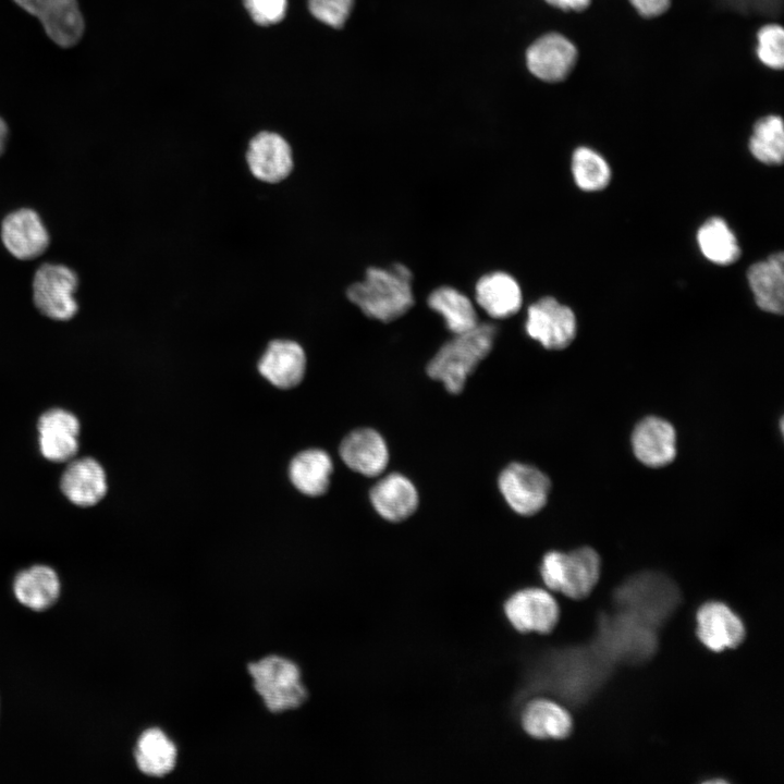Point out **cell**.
I'll list each match as a JSON object with an SVG mask.
<instances>
[{
	"mask_svg": "<svg viewBox=\"0 0 784 784\" xmlns=\"http://www.w3.org/2000/svg\"><path fill=\"white\" fill-rule=\"evenodd\" d=\"M412 272L401 264L370 267L363 281L351 284L346 296L367 317L388 322L404 315L414 304Z\"/></svg>",
	"mask_w": 784,
	"mask_h": 784,
	"instance_id": "cell-1",
	"label": "cell"
},
{
	"mask_svg": "<svg viewBox=\"0 0 784 784\" xmlns=\"http://www.w3.org/2000/svg\"><path fill=\"white\" fill-rule=\"evenodd\" d=\"M495 332L493 324L478 323L469 331L455 334L429 362V377L441 381L450 393H460L468 376L491 351Z\"/></svg>",
	"mask_w": 784,
	"mask_h": 784,
	"instance_id": "cell-2",
	"label": "cell"
},
{
	"mask_svg": "<svg viewBox=\"0 0 784 784\" xmlns=\"http://www.w3.org/2000/svg\"><path fill=\"white\" fill-rule=\"evenodd\" d=\"M600 571V558L588 547L567 553L550 551L540 564V576L544 585L571 599L587 597L597 585Z\"/></svg>",
	"mask_w": 784,
	"mask_h": 784,
	"instance_id": "cell-3",
	"label": "cell"
},
{
	"mask_svg": "<svg viewBox=\"0 0 784 784\" xmlns=\"http://www.w3.org/2000/svg\"><path fill=\"white\" fill-rule=\"evenodd\" d=\"M254 687L272 712L296 709L307 699L296 664L278 656L248 665Z\"/></svg>",
	"mask_w": 784,
	"mask_h": 784,
	"instance_id": "cell-4",
	"label": "cell"
},
{
	"mask_svg": "<svg viewBox=\"0 0 784 784\" xmlns=\"http://www.w3.org/2000/svg\"><path fill=\"white\" fill-rule=\"evenodd\" d=\"M77 275L62 265L45 264L38 268L33 281L34 303L45 316L69 320L77 311L74 292Z\"/></svg>",
	"mask_w": 784,
	"mask_h": 784,
	"instance_id": "cell-5",
	"label": "cell"
},
{
	"mask_svg": "<svg viewBox=\"0 0 784 784\" xmlns=\"http://www.w3.org/2000/svg\"><path fill=\"white\" fill-rule=\"evenodd\" d=\"M525 329L544 348L563 350L575 339L577 321L568 306L546 296L528 307Z\"/></svg>",
	"mask_w": 784,
	"mask_h": 784,
	"instance_id": "cell-6",
	"label": "cell"
},
{
	"mask_svg": "<svg viewBox=\"0 0 784 784\" xmlns=\"http://www.w3.org/2000/svg\"><path fill=\"white\" fill-rule=\"evenodd\" d=\"M551 483L535 466L512 463L499 476V489L510 507L519 515L538 513L547 503Z\"/></svg>",
	"mask_w": 784,
	"mask_h": 784,
	"instance_id": "cell-7",
	"label": "cell"
},
{
	"mask_svg": "<svg viewBox=\"0 0 784 784\" xmlns=\"http://www.w3.org/2000/svg\"><path fill=\"white\" fill-rule=\"evenodd\" d=\"M503 611L518 633L548 634L559 621V605L553 596L541 588H524L504 601Z\"/></svg>",
	"mask_w": 784,
	"mask_h": 784,
	"instance_id": "cell-8",
	"label": "cell"
},
{
	"mask_svg": "<svg viewBox=\"0 0 784 784\" xmlns=\"http://www.w3.org/2000/svg\"><path fill=\"white\" fill-rule=\"evenodd\" d=\"M245 160L250 174L259 182L278 184L294 169L293 150L279 133L261 131L248 143Z\"/></svg>",
	"mask_w": 784,
	"mask_h": 784,
	"instance_id": "cell-9",
	"label": "cell"
},
{
	"mask_svg": "<svg viewBox=\"0 0 784 784\" xmlns=\"http://www.w3.org/2000/svg\"><path fill=\"white\" fill-rule=\"evenodd\" d=\"M36 16L48 36L62 47L75 45L84 32V20L76 0H14Z\"/></svg>",
	"mask_w": 784,
	"mask_h": 784,
	"instance_id": "cell-10",
	"label": "cell"
},
{
	"mask_svg": "<svg viewBox=\"0 0 784 784\" xmlns=\"http://www.w3.org/2000/svg\"><path fill=\"white\" fill-rule=\"evenodd\" d=\"M672 588L662 577L641 575L630 580L617 595L626 613L653 625L671 609Z\"/></svg>",
	"mask_w": 784,
	"mask_h": 784,
	"instance_id": "cell-11",
	"label": "cell"
},
{
	"mask_svg": "<svg viewBox=\"0 0 784 784\" xmlns=\"http://www.w3.org/2000/svg\"><path fill=\"white\" fill-rule=\"evenodd\" d=\"M576 59L575 46L558 33L539 37L526 51L528 70L536 77L550 83L564 79L573 70Z\"/></svg>",
	"mask_w": 784,
	"mask_h": 784,
	"instance_id": "cell-12",
	"label": "cell"
},
{
	"mask_svg": "<svg viewBox=\"0 0 784 784\" xmlns=\"http://www.w3.org/2000/svg\"><path fill=\"white\" fill-rule=\"evenodd\" d=\"M37 429L40 453L48 461L66 462L77 453L79 421L72 413L49 409L39 417Z\"/></svg>",
	"mask_w": 784,
	"mask_h": 784,
	"instance_id": "cell-13",
	"label": "cell"
},
{
	"mask_svg": "<svg viewBox=\"0 0 784 784\" xmlns=\"http://www.w3.org/2000/svg\"><path fill=\"white\" fill-rule=\"evenodd\" d=\"M632 448L637 460L646 466H665L676 455L675 429L663 418L646 417L632 433Z\"/></svg>",
	"mask_w": 784,
	"mask_h": 784,
	"instance_id": "cell-14",
	"label": "cell"
},
{
	"mask_svg": "<svg viewBox=\"0 0 784 784\" xmlns=\"http://www.w3.org/2000/svg\"><path fill=\"white\" fill-rule=\"evenodd\" d=\"M697 635L710 650L735 648L745 638L742 620L724 603H705L697 613Z\"/></svg>",
	"mask_w": 784,
	"mask_h": 784,
	"instance_id": "cell-15",
	"label": "cell"
},
{
	"mask_svg": "<svg viewBox=\"0 0 784 784\" xmlns=\"http://www.w3.org/2000/svg\"><path fill=\"white\" fill-rule=\"evenodd\" d=\"M305 369V352L301 344L292 340L271 341L258 362L260 375L281 389L297 385Z\"/></svg>",
	"mask_w": 784,
	"mask_h": 784,
	"instance_id": "cell-16",
	"label": "cell"
},
{
	"mask_svg": "<svg viewBox=\"0 0 784 784\" xmlns=\"http://www.w3.org/2000/svg\"><path fill=\"white\" fill-rule=\"evenodd\" d=\"M344 464L364 476L376 477L383 473L389 463V450L379 432L362 428L347 434L340 445Z\"/></svg>",
	"mask_w": 784,
	"mask_h": 784,
	"instance_id": "cell-17",
	"label": "cell"
},
{
	"mask_svg": "<svg viewBox=\"0 0 784 784\" xmlns=\"http://www.w3.org/2000/svg\"><path fill=\"white\" fill-rule=\"evenodd\" d=\"M2 241L7 249L19 259H33L41 255L49 236L38 215L30 209L10 213L2 223Z\"/></svg>",
	"mask_w": 784,
	"mask_h": 784,
	"instance_id": "cell-18",
	"label": "cell"
},
{
	"mask_svg": "<svg viewBox=\"0 0 784 784\" xmlns=\"http://www.w3.org/2000/svg\"><path fill=\"white\" fill-rule=\"evenodd\" d=\"M604 648L616 658L640 659L650 654L654 640L652 626L626 613L602 629Z\"/></svg>",
	"mask_w": 784,
	"mask_h": 784,
	"instance_id": "cell-19",
	"label": "cell"
},
{
	"mask_svg": "<svg viewBox=\"0 0 784 784\" xmlns=\"http://www.w3.org/2000/svg\"><path fill=\"white\" fill-rule=\"evenodd\" d=\"M519 720L524 732L536 739H563L573 728L572 716L563 706L539 696L523 702Z\"/></svg>",
	"mask_w": 784,
	"mask_h": 784,
	"instance_id": "cell-20",
	"label": "cell"
},
{
	"mask_svg": "<svg viewBox=\"0 0 784 784\" xmlns=\"http://www.w3.org/2000/svg\"><path fill=\"white\" fill-rule=\"evenodd\" d=\"M376 512L389 522L409 517L418 506V493L405 476L393 473L378 480L369 493Z\"/></svg>",
	"mask_w": 784,
	"mask_h": 784,
	"instance_id": "cell-21",
	"label": "cell"
},
{
	"mask_svg": "<svg viewBox=\"0 0 784 784\" xmlns=\"http://www.w3.org/2000/svg\"><path fill=\"white\" fill-rule=\"evenodd\" d=\"M107 477L102 466L94 458L72 461L61 477V490L73 504L91 506L107 492Z\"/></svg>",
	"mask_w": 784,
	"mask_h": 784,
	"instance_id": "cell-22",
	"label": "cell"
},
{
	"mask_svg": "<svg viewBox=\"0 0 784 784\" xmlns=\"http://www.w3.org/2000/svg\"><path fill=\"white\" fill-rule=\"evenodd\" d=\"M747 280L756 305L763 311L782 315L784 310V256L772 254L752 264Z\"/></svg>",
	"mask_w": 784,
	"mask_h": 784,
	"instance_id": "cell-23",
	"label": "cell"
},
{
	"mask_svg": "<svg viewBox=\"0 0 784 784\" xmlns=\"http://www.w3.org/2000/svg\"><path fill=\"white\" fill-rule=\"evenodd\" d=\"M478 305L493 318H506L522 306V291L516 280L505 272L481 277L475 287Z\"/></svg>",
	"mask_w": 784,
	"mask_h": 784,
	"instance_id": "cell-24",
	"label": "cell"
},
{
	"mask_svg": "<svg viewBox=\"0 0 784 784\" xmlns=\"http://www.w3.org/2000/svg\"><path fill=\"white\" fill-rule=\"evenodd\" d=\"M13 592L23 605L41 611L51 607L59 598L60 580L51 567L35 565L16 575Z\"/></svg>",
	"mask_w": 784,
	"mask_h": 784,
	"instance_id": "cell-25",
	"label": "cell"
},
{
	"mask_svg": "<svg viewBox=\"0 0 784 784\" xmlns=\"http://www.w3.org/2000/svg\"><path fill=\"white\" fill-rule=\"evenodd\" d=\"M332 470L333 464L329 454L319 449H310L298 453L291 461L289 475L299 492L318 497L328 490Z\"/></svg>",
	"mask_w": 784,
	"mask_h": 784,
	"instance_id": "cell-26",
	"label": "cell"
},
{
	"mask_svg": "<svg viewBox=\"0 0 784 784\" xmlns=\"http://www.w3.org/2000/svg\"><path fill=\"white\" fill-rule=\"evenodd\" d=\"M696 237L701 254L715 265H732L742 254L734 232L720 217H711L705 221Z\"/></svg>",
	"mask_w": 784,
	"mask_h": 784,
	"instance_id": "cell-27",
	"label": "cell"
},
{
	"mask_svg": "<svg viewBox=\"0 0 784 784\" xmlns=\"http://www.w3.org/2000/svg\"><path fill=\"white\" fill-rule=\"evenodd\" d=\"M135 761L143 773L163 776L175 765L176 748L162 731L149 728L137 740Z\"/></svg>",
	"mask_w": 784,
	"mask_h": 784,
	"instance_id": "cell-28",
	"label": "cell"
},
{
	"mask_svg": "<svg viewBox=\"0 0 784 784\" xmlns=\"http://www.w3.org/2000/svg\"><path fill=\"white\" fill-rule=\"evenodd\" d=\"M428 305L443 317L446 328L454 334L469 331L479 323L470 299L454 287L436 289L428 297Z\"/></svg>",
	"mask_w": 784,
	"mask_h": 784,
	"instance_id": "cell-29",
	"label": "cell"
},
{
	"mask_svg": "<svg viewBox=\"0 0 784 784\" xmlns=\"http://www.w3.org/2000/svg\"><path fill=\"white\" fill-rule=\"evenodd\" d=\"M749 151L763 164L780 166L784 159L783 121L777 115L758 120L749 138Z\"/></svg>",
	"mask_w": 784,
	"mask_h": 784,
	"instance_id": "cell-30",
	"label": "cell"
},
{
	"mask_svg": "<svg viewBox=\"0 0 784 784\" xmlns=\"http://www.w3.org/2000/svg\"><path fill=\"white\" fill-rule=\"evenodd\" d=\"M571 169L575 184L585 192L604 189L612 176L607 160L593 149L584 146L574 150Z\"/></svg>",
	"mask_w": 784,
	"mask_h": 784,
	"instance_id": "cell-31",
	"label": "cell"
},
{
	"mask_svg": "<svg viewBox=\"0 0 784 784\" xmlns=\"http://www.w3.org/2000/svg\"><path fill=\"white\" fill-rule=\"evenodd\" d=\"M757 54L759 60L771 69L781 70L784 65V30L782 26L769 24L758 32Z\"/></svg>",
	"mask_w": 784,
	"mask_h": 784,
	"instance_id": "cell-32",
	"label": "cell"
},
{
	"mask_svg": "<svg viewBox=\"0 0 784 784\" xmlns=\"http://www.w3.org/2000/svg\"><path fill=\"white\" fill-rule=\"evenodd\" d=\"M353 4L354 0H308V9L313 16L334 28L345 24Z\"/></svg>",
	"mask_w": 784,
	"mask_h": 784,
	"instance_id": "cell-33",
	"label": "cell"
},
{
	"mask_svg": "<svg viewBox=\"0 0 784 784\" xmlns=\"http://www.w3.org/2000/svg\"><path fill=\"white\" fill-rule=\"evenodd\" d=\"M250 17L259 25L280 22L286 13V0H244Z\"/></svg>",
	"mask_w": 784,
	"mask_h": 784,
	"instance_id": "cell-34",
	"label": "cell"
},
{
	"mask_svg": "<svg viewBox=\"0 0 784 784\" xmlns=\"http://www.w3.org/2000/svg\"><path fill=\"white\" fill-rule=\"evenodd\" d=\"M634 8L645 17H653L664 13L671 0H629Z\"/></svg>",
	"mask_w": 784,
	"mask_h": 784,
	"instance_id": "cell-35",
	"label": "cell"
},
{
	"mask_svg": "<svg viewBox=\"0 0 784 784\" xmlns=\"http://www.w3.org/2000/svg\"><path fill=\"white\" fill-rule=\"evenodd\" d=\"M552 7L564 11H581L586 9L591 0H546Z\"/></svg>",
	"mask_w": 784,
	"mask_h": 784,
	"instance_id": "cell-36",
	"label": "cell"
},
{
	"mask_svg": "<svg viewBox=\"0 0 784 784\" xmlns=\"http://www.w3.org/2000/svg\"><path fill=\"white\" fill-rule=\"evenodd\" d=\"M8 137V127L2 119H0V155L3 152Z\"/></svg>",
	"mask_w": 784,
	"mask_h": 784,
	"instance_id": "cell-37",
	"label": "cell"
}]
</instances>
